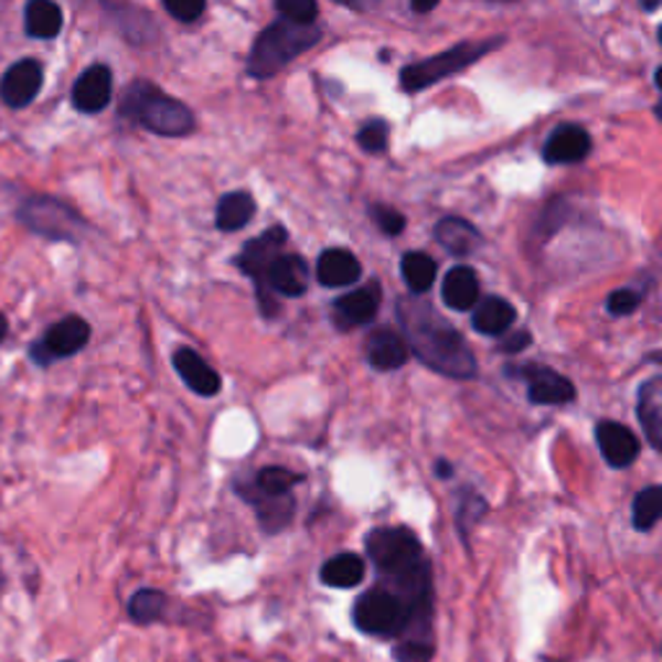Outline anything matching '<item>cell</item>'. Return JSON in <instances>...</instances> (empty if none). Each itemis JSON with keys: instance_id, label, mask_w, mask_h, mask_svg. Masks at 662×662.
I'll list each match as a JSON object with an SVG mask.
<instances>
[{"instance_id": "cell-1", "label": "cell", "mask_w": 662, "mask_h": 662, "mask_svg": "<svg viewBox=\"0 0 662 662\" xmlns=\"http://www.w3.org/2000/svg\"><path fill=\"white\" fill-rule=\"evenodd\" d=\"M367 559L386 585L404 598L425 627H433V567L423 544L406 525H381L365 536Z\"/></svg>"}, {"instance_id": "cell-2", "label": "cell", "mask_w": 662, "mask_h": 662, "mask_svg": "<svg viewBox=\"0 0 662 662\" xmlns=\"http://www.w3.org/2000/svg\"><path fill=\"white\" fill-rule=\"evenodd\" d=\"M398 319L404 327V342L414 355L435 373L448 378H473L477 375V360L466 348L463 337L440 319L430 303L423 300H406L398 306Z\"/></svg>"}, {"instance_id": "cell-3", "label": "cell", "mask_w": 662, "mask_h": 662, "mask_svg": "<svg viewBox=\"0 0 662 662\" xmlns=\"http://www.w3.org/2000/svg\"><path fill=\"white\" fill-rule=\"evenodd\" d=\"M122 115L163 138H182L194 130L192 111L182 102L158 92L150 83H135L122 102Z\"/></svg>"}, {"instance_id": "cell-4", "label": "cell", "mask_w": 662, "mask_h": 662, "mask_svg": "<svg viewBox=\"0 0 662 662\" xmlns=\"http://www.w3.org/2000/svg\"><path fill=\"white\" fill-rule=\"evenodd\" d=\"M321 40V32L316 26L292 24V21H275L267 26L257 42H254L252 55H248V73L254 78H273L280 73L290 60L303 55Z\"/></svg>"}, {"instance_id": "cell-5", "label": "cell", "mask_w": 662, "mask_h": 662, "mask_svg": "<svg viewBox=\"0 0 662 662\" xmlns=\"http://www.w3.org/2000/svg\"><path fill=\"white\" fill-rule=\"evenodd\" d=\"M496 44H502V40L461 42V44H456V47L440 52V55L423 60V63L406 65L402 71V78H398V83H402L404 92H409V94L423 92V88L435 86L438 81L450 78V75L461 73L463 67L473 65L479 57H484L489 50L496 47Z\"/></svg>"}, {"instance_id": "cell-6", "label": "cell", "mask_w": 662, "mask_h": 662, "mask_svg": "<svg viewBox=\"0 0 662 662\" xmlns=\"http://www.w3.org/2000/svg\"><path fill=\"white\" fill-rule=\"evenodd\" d=\"M19 217L34 233H42L52 241H78L83 233V221L65 202L50 197H32L19 210Z\"/></svg>"}, {"instance_id": "cell-7", "label": "cell", "mask_w": 662, "mask_h": 662, "mask_svg": "<svg viewBox=\"0 0 662 662\" xmlns=\"http://www.w3.org/2000/svg\"><path fill=\"white\" fill-rule=\"evenodd\" d=\"M92 329L88 323L78 319V316H67V319L57 321L55 327L47 329L44 340L34 348V357L40 365H47L55 357H71L75 352L86 348Z\"/></svg>"}, {"instance_id": "cell-8", "label": "cell", "mask_w": 662, "mask_h": 662, "mask_svg": "<svg viewBox=\"0 0 662 662\" xmlns=\"http://www.w3.org/2000/svg\"><path fill=\"white\" fill-rule=\"evenodd\" d=\"M236 492L257 510L259 525L265 533H280L290 525L292 515H296V500L292 494H265L259 489L248 484H236Z\"/></svg>"}, {"instance_id": "cell-9", "label": "cell", "mask_w": 662, "mask_h": 662, "mask_svg": "<svg viewBox=\"0 0 662 662\" xmlns=\"http://www.w3.org/2000/svg\"><path fill=\"white\" fill-rule=\"evenodd\" d=\"M285 241H288V231H285L282 225H273V228L261 233L259 238L248 241L244 252H241L238 267L244 269L248 277H254L259 288L265 285L269 265L280 257V248L285 246Z\"/></svg>"}, {"instance_id": "cell-10", "label": "cell", "mask_w": 662, "mask_h": 662, "mask_svg": "<svg viewBox=\"0 0 662 662\" xmlns=\"http://www.w3.org/2000/svg\"><path fill=\"white\" fill-rule=\"evenodd\" d=\"M267 288L280 292V296H288V298H298L303 296L306 288H308V267L306 261L296 257V254H290V257H277L273 265H269L267 269V277H265V285L259 288V296H261V303H265V311H267Z\"/></svg>"}, {"instance_id": "cell-11", "label": "cell", "mask_w": 662, "mask_h": 662, "mask_svg": "<svg viewBox=\"0 0 662 662\" xmlns=\"http://www.w3.org/2000/svg\"><path fill=\"white\" fill-rule=\"evenodd\" d=\"M42 88V65L36 60H21V63L11 65L6 71L3 81H0V99L9 107L19 109L26 107L29 102H34V96Z\"/></svg>"}, {"instance_id": "cell-12", "label": "cell", "mask_w": 662, "mask_h": 662, "mask_svg": "<svg viewBox=\"0 0 662 662\" xmlns=\"http://www.w3.org/2000/svg\"><path fill=\"white\" fill-rule=\"evenodd\" d=\"M596 440L600 453L606 458V463L613 466V469H627V466L637 461L639 440L627 425L606 419V423H600L596 427Z\"/></svg>"}, {"instance_id": "cell-13", "label": "cell", "mask_w": 662, "mask_h": 662, "mask_svg": "<svg viewBox=\"0 0 662 662\" xmlns=\"http://www.w3.org/2000/svg\"><path fill=\"white\" fill-rule=\"evenodd\" d=\"M111 99V73L107 65H92L75 81L73 104L83 115H96Z\"/></svg>"}, {"instance_id": "cell-14", "label": "cell", "mask_w": 662, "mask_h": 662, "mask_svg": "<svg viewBox=\"0 0 662 662\" xmlns=\"http://www.w3.org/2000/svg\"><path fill=\"white\" fill-rule=\"evenodd\" d=\"M590 153V135L579 125H562L548 135L544 146V161L552 166L577 163Z\"/></svg>"}, {"instance_id": "cell-15", "label": "cell", "mask_w": 662, "mask_h": 662, "mask_svg": "<svg viewBox=\"0 0 662 662\" xmlns=\"http://www.w3.org/2000/svg\"><path fill=\"white\" fill-rule=\"evenodd\" d=\"M378 303H381V290L378 285H367V288L352 290L348 296H342L334 303V321L340 329H355L360 323L371 321L375 313H378Z\"/></svg>"}, {"instance_id": "cell-16", "label": "cell", "mask_w": 662, "mask_h": 662, "mask_svg": "<svg viewBox=\"0 0 662 662\" xmlns=\"http://www.w3.org/2000/svg\"><path fill=\"white\" fill-rule=\"evenodd\" d=\"M525 378H528V398L533 404L559 406L575 398L572 381L548 367H525Z\"/></svg>"}, {"instance_id": "cell-17", "label": "cell", "mask_w": 662, "mask_h": 662, "mask_svg": "<svg viewBox=\"0 0 662 662\" xmlns=\"http://www.w3.org/2000/svg\"><path fill=\"white\" fill-rule=\"evenodd\" d=\"M637 417L639 425L652 442L654 450L662 453V375L644 381L637 394Z\"/></svg>"}, {"instance_id": "cell-18", "label": "cell", "mask_w": 662, "mask_h": 662, "mask_svg": "<svg viewBox=\"0 0 662 662\" xmlns=\"http://www.w3.org/2000/svg\"><path fill=\"white\" fill-rule=\"evenodd\" d=\"M365 357L375 371H396L409 357L404 337H398L391 329H375L365 340Z\"/></svg>"}, {"instance_id": "cell-19", "label": "cell", "mask_w": 662, "mask_h": 662, "mask_svg": "<svg viewBox=\"0 0 662 662\" xmlns=\"http://www.w3.org/2000/svg\"><path fill=\"white\" fill-rule=\"evenodd\" d=\"M316 275H319V282L327 285V288H342V285L360 280L363 267H360L355 254L348 252V248H327L319 257V265H316Z\"/></svg>"}, {"instance_id": "cell-20", "label": "cell", "mask_w": 662, "mask_h": 662, "mask_svg": "<svg viewBox=\"0 0 662 662\" xmlns=\"http://www.w3.org/2000/svg\"><path fill=\"white\" fill-rule=\"evenodd\" d=\"M174 367L194 394L215 396L217 391H221V375H217L194 350L190 348L179 350L174 355Z\"/></svg>"}, {"instance_id": "cell-21", "label": "cell", "mask_w": 662, "mask_h": 662, "mask_svg": "<svg viewBox=\"0 0 662 662\" xmlns=\"http://www.w3.org/2000/svg\"><path fill=\"white\" fill-rule=\"evenodd\" d=\"M517 319L515 308L508 303L505 298H487V300H479V306L473 308V329L479 331V334H487V337H502L505 331L513 327Z\"/></svg>"}, {"instance_id": "cell-22", "label": "cell", "mask_w": 662, "mask_h": 662, "mask_svg": "<svg viewBox=\"0 0 662 662\" xmlns=\"http://www.w3.org/2000/svg\"><path fill=\"white\" fill-rule=\"evenodd\" d=\"M442 300L453 311H469L479 300V277L471 267H453L442 280Z\"/></svg>"}, {"instance_id": "cell-23", "label": "cell", "mask_w": 662, "mask_h": 662, "mask_svg": "<svg viewBox=\"0 0 662 662\" xmlns=\"http://www.w3.org/2000/svg\"><path fill=\"white\" fill-rule=\"evenodd\" d=\"M321 583L329 585V588H357L360 583L365 579V559L360 554H337L321 567Z\"/></svg>"}, {"instance_id": "cell-24", "label": "cell", "mask_w": 662, "mask_h": 662, "mask_svg": "<svg viewBox=\"0 0 662 662\" xmlns=\"http://www.w3.org/2000/svg\"><path fill=\"white\" fill-rule=\"evenodd\" d=\"M435 238H438V244L446 246L450 254H456V257H469L481 244L477 228H473L471 223L461 221V217H442V221L435 225Z\"/></svg>"}, {"instance_id": "cell-25", "label": "cell", "mask_w": 662, "mask_h": 662, "mask_svg": "<svg viewBox=\"0 0 662 662\" xmlns=\"http://www.w3.org/2000/svg\"><path fill=\"white\" fill-rule=\"evenodd\" d=\"M24 24L26 34L34 40H52L63 29V11L55 0H29Z\"/></svg>"}, {"instance_id": "cell-26", "label": "cell", "mask_w": 662, "mask_h": 662, "mask_svg": "<svg viewBox=\"0 0 662 662\" xmlns=\"http://www.w3.org/2000/svg\"><path fill=\"white\" fill-rule=\"evenodd\" d=\"M257 213V202L248 192L225 194L217 205V228L221 231H241Z\"/></svg>"}, {"instance_id": "cell-27", "label": "cell", "mask_w": 662, "mask_h": 662, "mask_svg": "<svg viewBox=\"0 0 662 662\" xmlns=\"http://www.w3.org/2000/svg\"><path fill=\"white\" fill-rule=\"evenodd\" d=\"M402 275L406 288H409L414 296H423L433 288L435 275H438V265H435L433 257H427L423 252H409L402 261Z\"/></svg>"}, {"instance_id": "cell-28", "label": "cell", "mask_w": 662, "mask_h": 662, "mask_svg": "<svg viewBox=\"0 0 662 662\" xmlns=\"http://www.w3.org/2000/svg\"><path fill=\"white\" fill-rule=\"evenodd\" d=\"M662 521V484L647 487L634 496L631 505V523L637 531H652Z\"/></svg>"}, {"instance_id": "cell-29", "label": "cell", "mask_w": 662, "mask_h": 662, "mask_svg": "<svg viewBox=\"0 0 662 662\" xmlns=\"http://www.w3.org/2000/svg\"><path fill=\"white\" fill-rule=\"evenodd\" d=\"M166 606H169V598L166 592L153 590V588H142L135 592L127 604V613L135 623H156L163 619Z\"/></svg>"}, {"instance_id": "cell-30", "label": "cell", "mask_w": 662, "mask_h": 662, "mask_svg": "<svg viewBox=\"0 0 662 662\" xmlns=\"http://www.w3.org/2000/svg\"><path fill=\"white\" fill-rule=\"evenodd\" d=\"M303 477L290 469H282V466H267L261 469L257 477H254L252 487L259 489L265 494H290L292 487H298Z\"/></svg>"}, {"instance_id": "cell-31", "label": "cell", "mask_w": 662, "mask_h": 662, "mask_svg": "<svg viewBox=\"0 0 662 662\" xmlns=\"http://www.w3.org/2000/svg\"><path fill=\"white\" fill-rule=\"evenodd\" d=\"M484 513H487L484 496L473 492V489H463L461 500H458V513H456V517H458V531H461L463 541L469 538L471 528L479 523V517L484 515Z\"/></svg>"}, {"instance_id": "cell-32", "label": "cell", "mask_w": 662, "mask_h": 662, "mask_svg": "<svg viewBox=\"0 0 662 662\" xmlns=\"http://www.w3.org/2000/svg\"><path fill=\"white\" fill-rule=\"evenodd\" d=\"M277 11L282 13L285 21H292V24L313 26L319 6H316V0H277Z\"/></svg>"}, {"instance_id": "cell-33", "label": "cell", "mask_w": 662, "mask_h": 662, "mask_svg": "<svg viewBox=\"0 0 662 662\" xmlns=\"http://www.w3.org/2000/svg\"><path fill=\"white\" fill-rule=\"evenodd\" d=\"M357 142L367 153H381V150H386L388 146V125L381 122V119H373V122H367L363 130L357 132Z\"/></svg>"}, {"instance_id": "cell-34", "label": "cell", "mask_w": 662, "mask_h": 662, "mask_svg": "<svg viewBox=\"0 0 662 662\" xmlns=\"http://www.w3.org/2000/svg\"><path fill=\"white\" fill-rule=\"evenodd\" d=\"M371 217L375 221V225L386 233V236H398V233L404 231V215L398 213V210L388 207V205H373L371 207Z\"/></svg>"}, {"instance_id": "cell-35", "label": "cell", "mask_w": 662, "mask_h": 662, "mask_svg": "<svg viewBox=\"0 0 662 662\" xmlns=\"http://www.w3.org/2000/svg\"><path fill=\"white\" fill-rule=\"evenodd\" d=\"M166 11L179 21H197L205 11L207 0H163Z\"/></svg>"}, {"instance_id": "cell-36", "label": "cell", "mask_w": 662, "mask_h": 662, "mask_svg": "<svg viewBox=\"0 0 662 662\" xmlns=\"http://www.w3.org/2000/svg\"><path fill=\"white\" fill-rule=\"evenodd\" d=\"M639 306V296L634 290H613L611 296H608V311H611L613 316H627L634 311V308Z\"/></svg>"}, {"instance_id": "cell-37", "label": "cell", "mask_w": 662, "mask_h": 662, "mask_svg": "<svg viewBox=\"0 0 662 662\" xmlns=\"http://www.w3.org/2000/svg\"><path fill=\"white\" fill-rule=\"evenodd\" d=\"M531 344V334L528 331H515V334H510L505 342H502V352H521Z\"/></svg>"}, {"instance_id": "cell-38", "label": "cell", "mask_w": 662, "mask_h": 662, "mask_svg": "<svg viewBox=\"0 0 662 662\" xmlns=\"http://www.w3.org/2000/svg\"><path fill=\"white\" fill-rule=\"evenodd\" d=\"M438 3L440 0H412V9L417 13H430Z\"/></svg>"}, {"instance_id": "cell-39", "label": "cell", "mask_w": 662, "mask_h": 662, "mask_svg": "<svg viewBox=\"0 0 662 662\" xmlns=\"http://www.w3.org/2000/svg\"><path fill=\"white\" fill-rule=\"evenodd\" d=\"M435 471H438L440 479H450V477H453V466H450L448 461H438V466H435Z\"/></svg>"}, {"instance_id": "cell-40", "label": "cell", "mask_w": 662, "mask_h": 662, "mask_svg": "<svg viewBox=\"0 0 662 662\" xmlns=\"http://www.w3.org/2000/svg\"><path fill=\"white\" fill-rule=\"evenodd\" d=\"M639 3H642L644 11H654V9H660L662 0H639Z\"/></svg>"}, {"instance_id": "cell-41", "label": "cell", "mask_w": 662, "mask_h": 662, "mask_svg": "<svg viewBox=\"0 0 662 662\" xmlns=\"http://www.w3.org/2000/svg\"><path fill=\"white\" fill-rule=\"evenodd\" d=\"M6 334H9V321H6V316L0 313V342L6 340Z\"/></svg>"}, {"instance_id": "cell-42", "label": "cell", "mask_w": 662, "mask_h": 662, "mask_svg": "<svg viewBox=\"0 0 662 662\" xmlns=\"http://www.w3.org/2000/svg\"><path fill=\"white\" fill-rule=\"evenodd\" d=\"M654 83H658V88L662 92V67L658 71V75H654Z\"/></svg>"}, {"instance_id": "cell-43", "label": "cell", "mask_w": 662, "mask_h": 662, "mask_svg": "<svg viewBox=\"0 0 662 662\" xmlns=\"http://www.w3.org/2000/svg\"><path fill=\"white\" fill-rule=\"evenodd\" d=\"M3 585H6V575H3V567H0V590H3Z\"/></svg>"}, {"instance_id": "cell-44", "label": "cell", "mask_w": 662, "mask_h": 662, "mask_svg": "<svg viewBox=\"0 0 662 662\" xmlns=\"http://www.w3.org/2000/svg\"><path fill=\"white\" fill-rule=\"evenodd\" d=\"M654 111H658V117H660V122H662V102L658 104V107H654Z\"/></svg>"}, {"instance_id": "cell-45", "label": "cell", "mask_w": 662, "mask_h": 662, "mask_svg": "<svg viewBox=\"0 0 662 662\" xmlns=\"http://www.w3.org/2000/svg\"><path fill=\"white\" fill-rule=\"evenodd\" d=\"M340 3H352V0H340Z\"/></svg>"}, {"instance_id": "cell-46", "label": "cell", "mask_w": 662, "mask_h": 662, "mask_svg": "<svg viewBox=\"0 0 662 662\" xmlns=\"http://www.w3.org/2000/svg\"><path fill=\"white\" fill-rule=\"evenodd\" d=\"M660 44H662V26H660Z\"/></svg>"}]
</instances>
